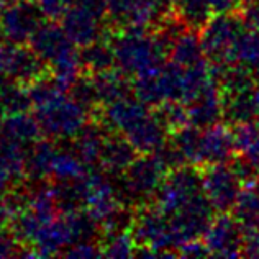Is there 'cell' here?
Segmentation results:
<instances>
[{
	"label": "cell",
	"instance_id": "obj_4",
	"mask_svg": "<svg viewBox=\"0 0 259 259\" xmlns=\"http://www.w3.org/2000/svg\"><path fill=\"white\" fill-rule=\"evenodd\" d=\"M246 30L236 13L213 15L199 31L205 58L217 67L235 66L238 45Z\"/></svg>",
	"mask_w": 259,
	"mask_h": 259
},
{
	"label": "cell",
	"instance_id": "obj_35",
	"mask_svg": "<svg viewBox=\"0 0 259 259\" xmlns=\"http://www.w3.org/2000/svg\"><path fill=\"white\" fill-rule=\"evenodd\" d=\"M243 256L259 257V230H244Z\"/></svg>",
	"mask_w": 259,
	"mask_h": 259
},
{
	"label": "cell",
	"instance_id": "obj_6",
	"mask_svg": "<svg viewBox=\"0 0 259 259\" xmlns=\"http://www.w3.org/2000/svg\"><path fill=\"white\" fill-rule=\"evenodd\" d=\"M202 190L200 167L197 166H177L169 171L162 186L154 195L153 207L164 215L171 217L190 203Z\"/></svg>",
	"mask_w": 259,
	"mask_h": 259
},
{
	"label": "cell",
	"instance_id": "obj_19",
	"mask_svg": "<svg viewBox=\"0 0 259 259\" xmlns=\"http://www.w3.org/2000/svg\"><path fill=\"white\" fill-rule=\"evenodd\" d=\"M203 59L207 58L203 53L199 33L190 28H184L181 33H177L171 43V48H169V61L186 69V67L202 63Z\"/></svg>",
	"mask_w": 259,
	"mask_h": 259
},
{
	"label": "cell",
	"instance_id": "obj_1",
	"mask_svg": "<svg viewBox=\"0 0 259 259\" xmlns=\"http://www.w3.org/2000/svg\"><path fill=\"white\" fill-rule=\"evenodd\" d=\"M104 121L110 130L132 145L136 153L151 154L159 153L167 143V125L159 113H153L149 105L138 97H121L105 107Z\"/></svg>",
	"mask_w": 259,
	"mask_h": 259
},
{
	"label": "cell",
	"instance_id": "obj_8",
	"mask_svg": "<svg viewBox=\"0 0 259 259\" xmlns=\"http://www.w3.org/2000/svg\"><path fill=\"white\" fill-rule=\"evenodd\" d=\"M182 74L184 69L174 63H164L156 69L136 77L133 85L135 97L149 107H161L169 102L182 99Z\"/></svg>",
	"mask_w": 259,
	"mask_h": 259
},
{
	"label": "cell",
	"instance_id": "obj_13",
	"mask_svg": "<svg viewBox=\"0 0 259 259\" xmlns=\"http://www.w3.org/2000/svg\"><path fill=\"white\" fill-rule=\"evenodd\" d=\"M102 12H104V4L77 2L76 5H71L69 10L63 15L61 26L74 45L87 46L99 41L102 31Z\"/></svg>",
	"mask_w": 259,
	"mask_h": 259
},
{
	"label": "cell",
	"instance_id": "obj_39",
	"mask_svg": "<svg viewBox=\"0 0 259 259\" xmlns=\"http://www.w3.org/2000/svg\"><path fill=\"white\" fill-rule=\"evenodd\" d=\"M17 205H12L9 200L0 199V227L9 220V218L17 212Z\"/></svg>",
	"mask_w": 259,
	"mask_h": 259
},
{
	"label": "cell",
	"instance_id": "obj_18",
	"mask_svg": "<svg viewBox=\"0 0 259 259\" xmlns=\"http://www.w3.org/2000/svg\"><path fill=\"white\" fill-rule=\"evenodd\" d=\"M41 126L36 117H31L25 110L9 113V117L0 123V140L17 146H33L39 138Z\"/></svg>",
	"mask_w": 259,
	"mask_h": 259
},
{
	"label": "cell",
	"instance_id": "obj_28",
	"mask_svg": "<svg viewBox=\"0 0 259 259\" xmlns=\"http://www.w3.org/2000/svg\"><path fill=\"white\" fill-rule=\"evenodd\" d=\"M58 148H54L51 143L36 141L31 146L30 154L26 156V172L35 179H45L50 176L51 162Z\"/></svg>",
	"mask_w": 259,
	"mask_h": 259
},
{
	"label": "cell",
	"instance_id": "obj_10",
	"mask_svg": "<svg viewBox=\"0 0 259 259\" xmlns=\"http://www.w3.org/2000/svg\"><path fill=\"white\" fill-rule=\"evenodd\" d=\"M41 20L35 0H12L0 10V36L15 46L28 43L43 25Z\"/></svg>",
	"mask_w": 259,
	"mask_h": 259
},
{
	"label": "cell",
	"instance_id": "obj_11",
	"mask_svg": "<svg viewBox=\"0 0 259 259\" xmlns=\"http://www.w3.org/2000/svg\"><path fill=\"white\" fill-rule=\"evenodd\" d=\"M243 235L244 228L231 212L215 213L202 235V241L208 256L240 257L243 256Z\"/></svg>",
	"mask_w": 259,
	"mask_h": 259
},
{
	"label": "cell",
	"instance_id": "obj_43",
	"mask_svg": "<svg viewBox=\"0 0 259 259\" xmlns=\"http://www.w3.org/2000/svg\"><path fill=\"white\" fill-rule=\"evenodd\" d=\"M77 2H97V4H104V0H77Z\"/></svg>",
	"mask_w": 259,
	"mask_h": 259
},
{
	"label": "cell",
	"instance_id": "obj_12",
	"mask_svg": "<svg viewBox=\"0 0 259 259\" xmlns=\"http://www.w3.org/2000/svg\"><path fill=\"white\" fill-rule=\"evenodd\" d=\"M30 43L31 50L45 64H50L51 69L80 59V53L76 51V45L66 35L63 26L56 23H43Z\"/></svg>",
	"mask_w": 259,
	"mask_h": 259
},
{
	"label": "cell",
	"instance_id": "obj_38",
	"mask_svg": "<svg viewBox=\"0 0 259 259\" xmlns=\"http://www.w3.org/2000/svg\"><path fill=\"white\" fill-rule=\"evenodd\" d=\"M12 46H5L0 41V84L4 80L9 79V72H10V56H12Z\"/></svg>",
	"mask_w": 259,
	"mask_h": 259
},
{
	"label": "cell",
	"instance_id": "obj_3",
	"mask_svg": "<svg viewBox=\"0 0 259 259\" xmlns=\"http://www.w3.org/2000/svg\"><path fill=\"white\" fill-rule=\"evenodd\" d=\"M110 45L115 64L123 74L133 77H140L164 64L171 46L159 31L151 35L141 28L125 30L121 35L115 36Z\"/></svg>",
	"mask_w": 259,
	"mask_h": 259
},
{
	"label": "cell",
	"instance_id": "obj_23",
	"mask_svg": "<svg viewBox=\"0 0 259 259\" xmlns=\"http://www.w3.org/2000/svg\"><path fill=\"white\" fill-rule=\"evenodd\" d=\"M94 92H95V100L102 102V104H112V102L125 97L128 92V82H126V74H123L120 69L118 71H100L94 72Z\"/></svg>",
	"mask_w": 259,
	"mask_h": 259
},
{
	"label": "cell",
	"instance_id": "obj_2",
	"mask_svg": "<svg viewBox=\"0 0 259 259\" xmlns=\"http://www.w3.org/2000/svg\"><path fill=\"white\" fill-rule=\"evenodd\" d=\"M41 132L51 138H76L87 125V107L58 84L36 80L28 89Z\"/></svg>",
	"mask_w": 259,
	"mask_h": 259
},
{
	"label": "cell",
	"instance_id": "obj_32",
	"mask_svg": "<svg viewBox=\"0 0 259 259\" xmlns=\"http://www.w3.org/2000/svg\"><path fill=\"white\" fill-rule=\"evenodd\" d=\"M236 15L241 18L248 30L259 33V0H244Z\"/></svg>",
	"mask_w": 259,
	"mask_h": 259
},
{
	"label": "cell",
	"instance_id": "obj_34",
	"mask_svg": "<svg viewBox=\"0 0 259 259\" xmlns=\"http://www.w3.org/2000/svg\"><path fill=\"white\" fill-rule=\"evenodd\" d=\"M64 254L69 257H92V256H100L102 248H97L89 240V241H80L72 244L71 248H67L64 251Z\"/></svg>",
	"mask_w": 259,
	"mask_h": 259
},
{
	"label": "cell",
	"instance_id": "obj_27",
	"mask_svg": "<svg viewBox=\"0 0 259 259\" xmlns=\"http://www.w3.org/2000/svg\"><path fill=\"white\" fill-rule=\"evenodd\" d=\"M176 15L187 28L200 31L215 13L205 0H182L176 5Z\"/></svg>",
	"mask_w": 259,
	"mask_h": 259
},
{
	"label": "cell",
	"instance_id": "obj_33",
	"mask_svg": "<svg viewBox=\"0 0 259 259\" xmlns=\"http://www.w3.org/2000/svg\"><path fill=\"white\" fill-rule=\"evenodd\" d=\"M35 2L38 9L41 10L43 17H48L51 20L63 18V15L72 5V0H35Z\"/></svg>",
	"mask_w": 259,
	"mask_h": 259
},
{
	"label": "cell",
	"instance_id": "obj_44",
	"mask_svg": "<svg viewBox=\"0 0 259 259\" xmlns=\"http://www.w3.org/2000/svg\"><path fill=\"white\" fill-rule=\"evenodd\" d=\"M9 2H12V0H0V5H4V4H9Z\"/></svg>",
	"mask_w": 259,
	"mask_h": 259
},
{
	"label": "cell",
	"instance_id": "obj_30",
	"mask_svg": "<svg viewBox=\"0 0 259 259\" xmlns=\"http://www.w3.org/2000/svg\"><path fill=\"white\" fill-rule=\"evenodd\" d=\"M22 84L12 82L9 84L4 80L0 84V108L7 113H15V112H23L31 105L30 94L28 91H23Z\"/></svg>",
	"mask_w": 259,
	"mask_h": 259
},
{
	"label": "cell",
	"instance_id": "obj_41",
	"mask_svg": "<svg viewBox=\"0 0 259 259\" xmlns=\"http://www.w3.org/2000/svg\"><path fill=\"white\" fill-rule=\"evenodd\" d=\"M253 76H254V79H256V82H259V59H257L256 66L253 67Z\"/></svg>",
	"mask_w": 259,
	"mask_h": 259
},
{
	"label": "cell",
	"instance_id": "obj_26",
	"mask_svg": "<svg viewBox=\"0 0 259 259\" xmlns=\"http://www.w3.org/2000/svg\"><path fill=\"white\" fill-rule=\"evenodd\" d=\"M107 141V136L102 133L99 126H87L76 136V145L74 151L82 159L87 166L100 162V156L104 151V145Z\"/></svg>",
	"mask_w": 259,
	"mask_h": 259
},
{
	"label": "cell",
	"instance_id": "obj_37",
	"mask_svg": "<svg viewBox=\"0 0 259 259\" xmlns=\"http://www.w3.org/2000/svg\"><path fill=\"white\" fill-rule=\"evenodd\" d=\"M215 15L218 13H236L244 0H205Z\"/></svg>",
	"mask_w": 259,
	"mask_h": 259
},
{
	"label": "cell",
	"instance_id": "obj_31",
	"mask_svg": "<svg viewBox=\"0 0 259 259\" xmlns=\"http://www.w3.org/2000/svg\"><path fill=\"white\" fill-rule=\"evenodd\" d=\"M135 248H136V240L133 233L117 230V231H110L108 241L102 248V254L108 257H126L135 254Z\"/></svg>",
	"mask_w": 259,
	"mask_h": 259
},
{
	"label": "cell",
	"instance_id": "obj_42",
	"mask_svg": "<svg viewBox=\"0 0 259 259\" xmlns=\"http://www.w3.org/2000/svg\"><path fill=\"white\" fill-rule=\"evenodd\" d=\"M161 2L162 4H169V5H177V4H179V2H182V0H161Z\"/></svg>",
	"mask_w": 259,
	"mask_h": 259
},
{
	"label": "cell",
	"instance_id": "obj_20",
	"mask_svg": "<svg viewBox=\"0 0 259 259\" xmlns=\"http://www.w3.org/2000/svg\"><path fill=\"white\" fill-rule=\"evenodd\" d=\"M45 69V63L30 48H20L13 45L10 56L9 79L18 84H33L39 80Z\"/></svg>",
	"mask_w": 259,
	"mask_h": 259
},
{
	"label": "cell",
	"instance_id": "obj_22",
	"mask_svg": "<svg viewBox=\"0 0 259 259\" xmlns=\"http://www.w3.org/2000/svg\"><path fill=\"white\" fill-rule=\"evenodd\" d=\"M25 148L0 140V192L7 190L26 171Z\"/></svg>",
	"mask_w": 259,
	"mask_h": 259
},
{
	"label": "cell",
	"instance_id": "obj_5",
	"mask_svg": "<svg viewBox=\"0 0 259 259\" xmlns=\"http://www.w3.org/2000/svg\"><path fill=\"white\" fill-rule=\"evenodd\" d=\"M171 169L162 151L141 154L123 174V194L135 202L149 200L159 190Z\"/></svg>",
	"mask_w": 259,
	"mask_h": 259
},
{
	"label": "cell",
	"instance_id": "obj_25",
	"mask_svg": "<svg viewBox=\"0 0 259 259\" xmlns=\"http://www.w3.org/2000/svg\"><path fill=\"white\" fill-rule=\"evenodd\" d=\"M233 215L244 230H259V181L243 184Z\"/></svg>",
	"mask_w": 259,
	"mask_h": 259
},
{
	"label": "cell",
	"instance_id": "obj_36",
	"mask_svg": "<svg viewBox=\"0 0 259 259\" xmlns=\"http://www.w3.org/2000/svg\"><path fill=\"white\" fill-rule=\"evenodd\" d=\"M20 254L18 244H17V236L7 231L0 230V257H9Z\"/></svg>",
	"mask_w": 259,
	"mask_h": 259
},
{
	"label": "cell",
	"instance_id": "obj_24",
	"mask_svg": "<svg viewBox=\"0 0 259 259\" xmlns=\"http://www.w3.org/2000/svg\"><path fill=\"white\" fill-rule=\"evenodd\" d=\"M87 164L76 154V151L56 149L51 162L50 177L61 184H76L87 176Z\"/></svg>",
	"mask_w": 259,
	"mask_h": 259
},
{
	"label": "cell",
	"instance_id": "obj_17",
	"mask_svg": "<svg viewBox=\"0 0 259 259\" xmlns=\"http://www.w3.org/2000/svg\"><path fill=\"white\" fill-rule=\"evenodd\" d=\"M187 107L189 125L207 128L223 118V94L220 82L210 87L200 97L192 100Z\"/></svg>",
	"mask_w": 259,
	"mask_h": 259
},
{
	"label": "cell",
	"instance_id": "obj_29",
	"mask_svg": "<svg viewBox=\"0 0 259 259\" xmlns=\"http://www.w3.org/2000/svg\"><path fill=\"white\" fill-rule=\"evenodd\" d=\"M80 61H82V66H85L92 72L112 69V66L115 64L112 45L94 41L84 46V51L80 53Z\"/></svg>",
	"mask_w": 259,
	"mask_h": 259
},
{
	"label": "cell",
	"instance_id": "obj_15",
	"mask_svg": "<svg viewBox=\"0 0 259 259\" xmlns=\"http://www.w3.org/2000/svg\"><path fill=\"white\" fill-rule=\"evenodd\" d=\"M161 0H104V12L121 28L146 30L161 18Z\"/></svg>",
	"mask_w": 259,
	"mask_h": 259
},
{
	"label": "cell",
	"instance_id": "obj_21",
	"mask_svg": "<svg viewBox=\"0 0 259 259\" xmlns=\"http://www.w3.org/2000/svg\"><path fill=\"white\" fill-rule=\"evenodd\" d=\"M136 149L130 145L123 136L117 138H107L104 145V151L100 156V164L104 171L117 176H123L130 164L136 158Z\"/></svg>",
	"mask_w": 259,
	"mask_h": 259
},
{
	"label": "cell",
	"instance_id": "obj_40",
	"mask_svg": "<svg viewBox=\"0 0 259 259\" xmlns=\"http://www.w3.org/2000/svg\"><path fill=\"white\" fill-rule=\"evenodd\" d=\"M254 100H256V120L259 121V85L256 87V94H254Z\"/></svg>",
	"mask_w": 259,
	"mask_h": 259
},
{
	"label": "cell",
	"instance_id": "obj_7",
	"mask_svg": "<svg viewBox=\"0 0 259 259\" xmlns=\"http://www.w3.org/2000/svg\"><path fill=\"white\" fill-rule=\"evenodd\" d=\"M79 192L95 223H102L108 231L120 230V195L104 176L87 174L79 182Z\"/></svg>",
	"mask_w": 259,
	"mask_h": 259
},
{
	"label": "cell",
	"instance_id": "obj_14",
	"mask_svg": "<svg viewBox=\"0 0 259 259\" xmlns=\"http://www.w3.org/2000/svg\"><path fill=\"white\" fill-rule=\"evenodd\" d=\"M231 126L235 136V159L231 164L243 184L259 181V121L249 120Z\"/></svg>",
	"mask_w": 259,
	"mask_h": 259
},
{
	"label": "cell",
	"instance_id": "obj_9",
	"mask_svg": "<svg viewBox=\"0 0 259 259\" xmlns=\"http://www.w3.org/2000/svg\"><path fill=\"white\" fill-rule=\"evenodd\" d=\"M202 190L217 213L233 212L241 194L243 181L231 162L200 167Z\"/></svg>",
	"mask_w": 259,
	"mask_h": 259
},
{
	"label": "cell",
	"instance_id": "obj_45",
	"mask_svg": "<svg viewBox=\"0 0 259 259\" xmlns=\"http://www.w3.org/2000/svg\"><path fill=\"white\" fill-rule=\"evenodd\" d=\"M2 112H4V110H2V108H0V115H2ZM0 123H2V118H0Z\"/></svg>",
	"mask_w": 259,
	"mask_h": 259
},
{
	"label": "cell",
	"instance_id": "obj_16",
	"mask_svg": "<svg viewBox=\"0 0 259 259\" xmlns=\"http://www.w3.org/2000/svg\"><path fill=\"white\" fill-rule=\"evenodd\" d=\"M235 159V136L231 123H217L200 130L199 167L225 164Z\"/></svg>",
	"mask_w": 259,
	"mask_h": 259
}]
</instances>
